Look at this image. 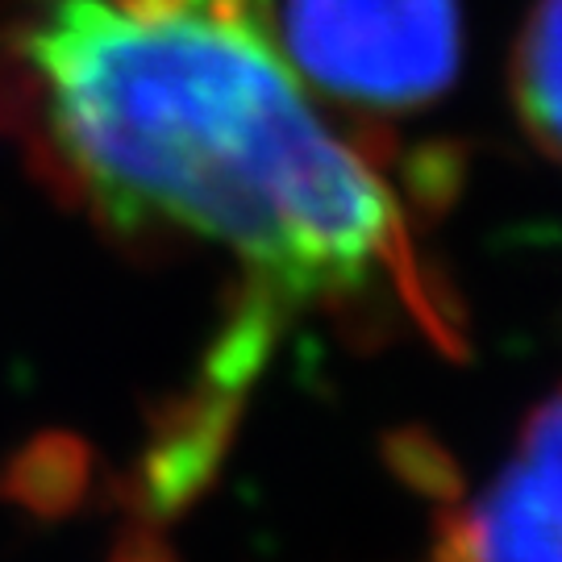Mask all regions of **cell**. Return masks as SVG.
Here are the masks:
<instances>
[{"label": "cell", "mask_w": 562, "mask_h": 562, "mask_svg": "<svg viewBox=\"0 0 562 562\" xmlns=\"http://www.w3.org/2000/svg\"><path fill=\"white\" fill-rule=\"evenodd\" d=\"M38 80L30 150L117 234L180 229L229 250L255 313L229 341L259 359L280 313L346 301L401 271V213L308 104L276 38L183 13L130 21L104 0L18 18Z\"/></svg>", "instance_id": "6da1fadb"}, {"label": "cell", "mask_w": 562, "mask_h": 562, "mask_svg": "<svg viewBox=\"0 0 562 562\" xmlns=\"http://www.w3.org/2000/svg\"><path fill=\"white\" fill-rule=\"evenodd\" d=\"M283 46L292 67L355 109H422L459 76V0H288Z\"/></svg>", "instance_id": "7a4b0ae2"}, {"label": "cell", "mask_w": 562, "mask_h": 562, "mask_svg": "<svg viewBox=\"0 0 562 562\" xmlns=\"http://www.w3.org/2000/svg\"><path fill=\"white\" fill-rule=\"evenodd\" d=\"M446 562H562V392L529 417L508 467L462 508Z\"/></svg>", "instance_id": "3957f363"}, {"label": "cell", "mask_w": 562, "mask_h": 562, "mask_svg": "<svg viewBox=\"0 0 562 562\" xmlns=\"http://www.w3.org/2000/svg\"><path fill=\"white\" fill-rule=\"evenodd\" d=\"M513 101L525 130L562 162V0H538L513 50Z\"/></svg>", "instance_id": "277c9868"}, {"label": "cell", "mask_w": 562, "mask_h": 562, "mask_svg": "<svg viewBox=\"0 0 562 562\" xmlns=\"http://www.w3.org/2000/svg\"><path fill=\"white\" fill-rule=\"evenodd\" d=\"M88 462L83 446L71 438H38L18 450L0 471V496L38 517H59L80 501Z\"/></svg>", "instance_id": "5b68a950"}, {"label": "cell", "mask_w": 562, "mask_h": 562, "mask_svg": "<svg viewBox=\"0 0 562 562\" xmlns=\"http://www.w3.org/2000/svg\"><path fill=\"white\" fill-rule=\"evenodd\" d=\"M104 4H113L130 21H171L192 9V0H104Z\"/></svg>", "instance_id": "8992f818"}]
</instances>
